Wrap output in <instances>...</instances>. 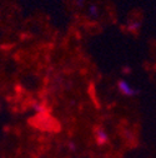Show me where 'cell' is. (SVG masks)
Listing matches in <instances>:
<instances>
[{
	"label": "cell",
	"instance_id": "1",
	"mask_svg": "<svg viewBox=\"0 0 156 158\" xmlns=\"http://www.w3.org/2000/svg\"><path fill=\"white\" fill-rule=\"evenodd\" d=\"M119 89H120V92L123 93V94H125V95H135V94H138V90L136 89H134L127 82H125V81H120L119 82Z\"/></svg>",
	"mask_w": 156,
	"mask_h": 158
},
{
	"label": "cell",
	"instance_id": "2",
	"mask_svg": "<svg viewBox=\"0 0 156 158\" xmlns=\"http://www.w3.org/2000/svg\"><path fill=\"white\" fill-rule=\"evenodd\" d=\"M95 137H96V141H97V143H99V144H105L109 141V135H107V133L103 128L96 129Z\"/></svg>",
	"mask_w": 156,
	"mask_h": 158
},
{
	"label": "cell",
	"instance_id": "3",
	"mask_svg": "<svg viewBox=\"0 0 156 158\" xmlns=\"http://www.w3.org/2000/svg\"><path fill=\"white\" fill-rule=\"evenodd\" d=\"M129 29H130L131 31H138V30L140 29V23H139V22H131V23L129 24Z\"/></svg>",
	"mask_w": 156,
	"mask_h": 158
},
{
	"label": "cell",
	"instance_id": "4",
	"mask_svg": "<svg viewBox=\"0 0 156 158\" xmlns=\"http://www.w3.org/2000/svg\"><path fill=\"white\" fill-rule=\"evenodd\" d=\"M89 11H90V14H91V15L96 16V15H97V8H96V5H90Z\"/></svg>",
	"mask_w": 156,
	"mask_h": 158
}]
</instances>
